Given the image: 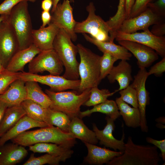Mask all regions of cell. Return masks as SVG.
<instances>
[{
    "label": "cell",
    "instance_id": "48",
    "mask_svg": "<svg viewBox=\"0 0 165 165\" xmlns=\"http://www.w3.org/2000/svg\"><path fill=\"white\" fill-rule=\"evenodd\" d=\"M8 106L6 104L0 100V123Z\"/></svg>",
    "mask_w": 165,
    "mask_h": 165
},
{
    "label": "cell",
    "instance_id": "15",
    "mask_svg": "<svg viewBox=\"0 0 165 165\" xmlns=\"http://www.w3.org/2000/svg\"><path fill=\"white\" fill-rule=\"evenodd\" d=\"M117 41L120 45L130 52L136 57L139 69L148 68L158 59V54L147 46L129 40Z\"/></svg>",
    "mask_w": 165,
    "mask_h": 165
},
{
    "label": "cell",
    "instance_id": "8",
    "mask_svg": "<svg viewBox=\"0 0 165 165\" xmlns=\"http://www.w3.org/2000/svg\"><path fill=\"white\" fill-rule=\"evenodd\" d=\"M18 79L25 82L34 81L49 86L51 91L61 92L71 89L78 91L80 80H71L62 76L49 75H40L29 72H19Z\"/></svg>",
    "mask_w": 165,
    "mask_h": 165
},
{
    "label": "cell",
    "instance_id": "30",
    "mask_svg": "<svg viewBox=\"0 0 165 165\" xmlns=\"http://www.w3.org/2000/svg\"><path fill=\"white\" fill-rule=\"evenodd\" d=\"M96 112L105 114L114 121L120 116L116 101L107 99L104 102L93 106V108L90 109L80 111L79 117L81 119Z\"/></svg>",
    "mask_w": 165,
    "mask_h": 165
},
{
    "label": "cell",
    "instance_id": "43",
    "mask_svg": "<svg viewBox=\"0 0 165 165\" xmlns=\"http://www.w3.org/2000/svg\"><path fill=\"white\" fill-rule=\"evenodd\" d=\"M146 141L148 143L153 144L157 148H159L161 152V157L163 160L165 161V139L158 140L150 137L146 138Z\"/></svg>",
    "mask_w": 165,
    "mask_h": 165
},
{
    "label": "cell",
    "instance_id": "7",
    "mask_svg": "<svg viewBox=\"0 0 165 165\" xmlns=\"http://www.w3.org/2000/svg\"><path fill=\"white\" fill-rule=\"evenodd\" d=\"M89 13L87 19L81 22H76L74 32L76 33L90 34L97 40L109 42V29L106 21L95 14L96 9L92 2L86 7Z\"/></svg>",
    "mask_w": 165,
    "mask_h": 165
},
{
    "label": "cell",
    "instance_id": "32",
    "mask_svg": "<svg viewBox=\"0 0 165 165\" xmlns=\"http://www.w3.org/2000/svg\"><path fill=\"white\" fill-rule=\"evenodd\" d=\"M125 3L126 0H119L116 14L106 21L109 28L110 39L112 41H114L116 31L119 30L123 22L126 19Z\"/></svg>",
    "mask_w": 165,
    "mask_h": 165
},
{
    "label": "cell",
    "instance_id": "10",
    "mask_svg": "<svg viewBox=\"0 0 165 165\" xmlns=\"http://www.w3.org/2000/svg\"><path fill=\"white\" fill-rule=\"evenodd\" d=\"M0 24V60L5 68L10 60L19 49L17 38L6 19Z\"/></svg>",
    "mask_w": 165,
    "mask_h": 165
},
{
    "label": "cell",
    "instance_id": "39",
    "mask_svg": "<svg viewBox=\"0 0 165 165\" xmlns=\"http://www.w3.org/2000/svg\"><path fill=\"white\" fill-rule=\"evenodd\" d=\"M156 0H135L131 9L130 18H132L139 15L147 8L149 3Z\"/></svg>",
    "mask_w": 165,
    "mask_h": 165
},
{
    "label": "cell",
    "instance_id": "18",
    "mask_svg": "<svg viewBox=\"0 0 165 165\" xmlns=\"http://www.w3.org/2000/svg\"><path fill=\"white\" fill-rule=\"evenodd\" d=\"M84 143L87 148L88 154L84 158V161L90 164H107L114 158L120 156L123 152L101 148L94 144L86 142Z\"/></svg>",
    "mask_w": 165,
    "mask_h": 165
},
{
    "label": "cell",
    "instance_id": "51",
    "mask_svg": "<svg viewBox=\"0 0 165 165\" xmlns=\"http://www.w3.org/2000/svg\"><path fill=\"white\" fill-rule=\"evenodd\" d=\"M156 127H157L161 129H163L165 128V126L163 125L162 123H158L156 125Z\"/></svg>",
    "mask_w": 165,
    "mask_h": 165
},
{
    "label": "cell",
    "instance_id": "52",
    "mask_svg": "<svg viewBox=\"0 0 165 165\" xmlns=\"http://www.w3.org/2000/svg\"><path fill=\"white\" fill-rule=\"evenodd\" d=\"M6 15H1L0 16V24L1 22L3 20L6 18Z\"/></svg>",
    "mask_w": 165,
    "mask_h": 165
},
{
    "label": "cell",
    "instance_id": "6",
    "mask_svg": "<svg viewBox=\"0 0 165 165\" xmlns=\"http://www.w3.org/2000/svg\"><path fill=\"white\" fill-rule=\"evenodd\" d=\"M28 2L24 0L19 3L6 17L17 38L19 50L27 48L32 44L33 29Z\"/></svg>",
    "mask_w": 165,
    "mask_h": 165
},
{
    "label": "cell",
    "instance_id": "21",
    "mask_svg": "<svg viewBox=\"0 0 165 165\" xmlns=\"http://www.w3.org/2000/svg\"><path fill=\"white\" fill-rule=\"evenodd\" d=\"M24 146L12 143L0 146V165H15L27 155Z\"/></svg>",
    "mask_w": 165,
    "mask_h": 165
},
{
    "label": "cell",
    "instance_id": "33",
    "mask_svg": "<svg viewBox=\"0 0 165 165\" xmlns=\"http://www.w3.org/2000/svg\"><path fill=\"white\" fill-rule=\"evenodd\" d=\"M48 118L50 125L55 126L62 130L69 132L71 119L66 114L49 108Z\"/></svg>",
    "mask_w": 165,
    "mask_h": 165
},
{
    "label": "cell",
    "instance_id": "14",
    "mask_svg": "<svg viewBox=\"0 0 165 165\" xmlns=\"http://www.w3.org/2000/svg\"><path fill=\"white\" fill-rule=\"evenodd\" d=\"M163 19L147 8L137 16L125 19L118 31L128 34L140 30L144 31L152 25L163 22Z\"/></svg>",
    "mask_w": 165,
    "mask_h": 165
},
{
    "label": "cell",
    "instance_id": "26",
    "mask_svg": "<svg viewBox=\"0 0 165 165\" xmlns=\"http://www.w3.org/2000/svg\"><path fill=\"white\" fill-rule=\"evenodd\" d=\"M116 102L126 126L134 128L140 127L141 115L138 108L131 107L120 97L116 98Z\"/></svg>",
    "mask_w": 165,
    "mask_h": 165
},
{
    "label": "cell",
    "instance_id": "46",
    "mask_svg": "<svg viewBox=\"0 0 165 165\" xmlns=\"http://www.w3.org/2000/svg\"><path fill=\"white\" fill-rule=\"evenodd\" d=\"M135 0H126V19L130 18L131 9L134 4Z\"/></svg>",
    "mask_w": 165,
    "mask_h": 165
},
{
    "label": "cell",
    "instance_id": "19",
    "mask_svg": "<svg viewBox=\"0 0 165 165\" xmlns=\"http://www.w3.org/2000/svg\"><path fill=\"white\" fill-rule=\"evenodd\" d=\"M25 82L19 79L13 82L2 94L0 100L7 104L8 107L20 105L27 99V93Z\"/></svg>",
    "mask_w": 165,
    "mask_h": 165
},
{
    "label": "cell",
    "instance_id": "35",
    "mask_svg": "<svg viewBox=\"0 0 165 165\" xmlns=\"http://www.w3.org/2000/svg\"><path fill=\"white\" fill-rule=\"evenodd\" d=\"M66 160L64 158L46 153L38 157H35L32 154L28 159L23 165H43L48 164L51 165H57L61 162H65Z\"/></svg>",
    "mask_w": 165,
    "mask_h": 165
},
{
    "label": "cell",
    "instance_id": "13",
    "mask_svg": "<svg viewBox=\"0 0 165 165\" xmlns=\"http://www.w3.org/2000/svg\"><path fill=\"white\" fill-rule=\"evenodd\" d=\"M148 76L146 68L140 69L134 76L133 82L131 85L135 89L137 96L138 108L141 115L140 127L142 132L147 133L148 130L146 116V108L149 103V93L145 87V83Z\"/></svg>",
    "mask_w": 165,
    "mask_h": 165
},
{
    "label": "cell",
    "instance_id": "12",
    "mask_svg": "<svg viewBox=\"0 0 165 165\" xmlns=\"http://www.w3.org/2000/svg\"><path fill=\"white\" fill-rule=\"evenodd\" d=\"M69 0H64L62 3H58L55 10L52 13L50 23L57 25L63 29L69 35L72 41L77 39L74 28L76 23L74 18L73 8Z\"/></svg>",
    "mask_w": 165,
    "mask_h": 165
},
{
    "label": "cell",
    "instance_id": "25",
    "mask_svg": "<svg viewBox=\"0 0 165 165\" xmlns=\"http://www.w3.org/2000/svg\"><path fill=\"white\" fill-rule=\"evenodd\" d=\"M69 132L75 138L80 140L84 143L95 145L98 141L95 132L89 129L78 117H75L71 120Z\"/></svg>",
    "mask_w": 165,
    "mask_h": 165
},
{
    "label": "cell",
    "instance_id": "3",
    "mask_svg": "<svg viewBox=\"0 0 165 165\" xmlns=\"http://www.w3.org/2000/svg\"><path fill=\"white\" fill-rule=\"evenodd\" d=\"M80 57L78 71L80 83L78 92L98 86L100 79L101 56L97 55L80 44L76 45Z\"/></svg>",
    "mask_w": 165,
    "mask_h": 165
},
{
    "label": "cell",
    "instance_id": "20",
    "mask_svg": "<svg viewBox=\"0 0 165 165\" xmlns=\"http://www.w3.org/2000/svg\"><path fill=\"white\" fill-rule=\"evenodd\" d=\"M41 51L33 44L27 48L19 50L12 57L5 69L12 72H23L25 66Z\"/></svg>",
    "mask_w": 165,
    "mask_h": 165
},
{
    "label": "cell",
    "instance_id": "17",
    "mask_svg": "<svg viewBox=\"0 0 165 165\" xmlns=\"http://www.w3.org/2000/svg\"><path fill=\"white\" fill-rule=\"evenodd\" d=\"M60 28L50 23L47 27L41 28L32 31V44L41 51L53 49V42Z\"/></svg>",
    "mask_w": 165,
    "mask_h": 165
},
{
    "label": "cell",
    "instance_id": "49",
    "mask_svg": "<svg viewBox=\"0 0 165 165\" xmlns=\"http://www.w3.org/2000/svg\"><path fill=\"white\" fill-rule=\"evenodd\" d=\"M60 0H53V4L52 7L51 11V13H52L55 10V8L57 4ZM71 2H74V0H69Z\"/></svg>",
    "mask_w": 165,
    "mask_h": 165
},
{
    "label": "cell",
    "instance_id": "2",
    "mask_svg": "<svg viewBox=\"0 0 165 165\" xmlns=\"http://www.w3.org/2000/svg\"><path fill=\"white\" fill-rule=\"evenodd\" d=\"M157 148L155 146L135 144L129 136L123 154L114 158L109 165H159L161 160Z\"/></svg>",
    "mask_w": 165,
    "mask_h": 165
},
{
    "label": "cell",
    "instance_id": "53",
    "mask_svg": "<svg viewBox=\"0 0 165 165\" xmlns=\"http://www.w3.org/2000/svg\"><path fill=\"white\" fill-rule=\"evenodd\" d=\"M5 69L2 65L0 60V74Z\"/></svg>",
    "mask_w": 165,
    "mask_h": 165
},
{
    "label": "cell",
    "instance_id": "38",
    "mask_svg": "<svg viewBox=\"0 0 165 165\" xmlns=\"http://www.w3.org/2000/svg\"><path fill=\"white\" fill-rule=\"evenodd\" d=\"M19 72H12L5 69L0 74V94L4 92L10 85L18 79Z\"/></svg>",
    "mask_w": 165,
    "mask_h": 165
},
{
    "label": "cell",
    "instance_id": "11",
    "mask_svg": "<svg viewBox=\"0 0 165 165\" xmlns=\"http://www.w3.org/2000/svg\"><path fill=\"white\" fill-rule=\"evenodd\" d=\"M117 41L122 40L134 42L147 46L153 49L162 57H165V37L153 35L148 29L141 32L128 34L117 31L115 38Z\"/></svg>",
    "mask_w": 165,
    "mask_h": 165
},
{
    "label": "cell",
    "instance_id": "27",
    "mask_svg": "<svg viewBox=\"0 0 165 165\" xmlns=\"http://www.w3.org/2000/svg\"><path fill=\"white\" fill-rule=\"evenodd\" d=\"M29 150L34 153H46L62 157L66 160L73 153L71 148L51 143H39L29 146Z\"/></svg>",
    "mask_w": 165,
    "mask_h": 165
},
{
    "label": "cell",
    "instance_id": "41",
    "mask_svg": "<svg viewBox=\"0 0 165 165\" xmlns=\"http://www.w3.org/2000/svg\"><path fill=\"white\" fill-rule=\"evenodd\" d=\"M153 13L164 18L165 16V0H156L147 5Z\"/></svg>",
    "mask_w": 165,
    "mask_h": 165
},
{
    "label": "cell",
    "instance_id": "40",
    "mask_svg": "<svg viewBox=\"0 0 165 165\" xmlns=\"http://www.w3.org/2000/svg\"><path fill=\"white\" fill-rule=\"evenodd\" d=\"M24 0L32 2L37 0H4L0 4V15H8L12 9L20 2Z\"/></svg>",
    "mask_w": 165,
    "mask_h": 165
},
{
    "label": "cell",
    "instance_id": "31",
    "mask_svg": "<svg viewBox=\"0 0 165 165\" xmlns=\"http://www.w3.org/2000/svg\"><path fill=\"white\" fill-rule=\"evenodd\" d=\"M27 99L31 100L46 108H49L52 102L48 96L42 90L38 82L34 81L25 82Z\"/></svg>",
    "mask_w": 165,
    "mask_h": 165
},
{
    "label": "cell",
    "instance_id": "16",
    "mask_svg": "<svg viewBox=\"0 0 165 165\" xmlns=\"http://www.w3.org/2000/svg\"><path fill=\"white\" fill-rule=\"evenodd\" d=\"M107 124L104 129L100 130L95 123L93 124V131L95 132L96 138L101 145L113 149L115 151L117 150L123 152L125 148L124 140L125 134L123 129L122 137L120 140L116 139L113 135V132L115 128L114 120L107 116L105 118Z\"/></svg>",
    "mask_w": 165,
    "mask_h": 165
},
{
    "label": "cell",
    "instance_id": "47",
    "mask_svg": "<svg viewBox=\"0 0 165 165\" xmlns=\"http://www.w3.org/2000/svg\"><path fill=\"white\" fill-rule=\"evenodd\" d=\"M53 4V0H43L41 3V8L43 11H50Z\"/></svg>",
    "mask_w": 165,
    "mask_h": 165
},
{
    "label": "cell",
    "instance_id": "9",
    "mask_svg": "<svg viewBox=\"0 0 165 165\" xmlns=\"http://www.w3.org/2000/svg\"><path fill=\"white\" fill-rule=\"evenodd\" d=\"M63 65L53 49L41 51L29 63L28 72L38 74L45 71L59 75L64 70Z\"/></svg>",
    "mask_w": 165,
    "mask_h": 165
},
{
    "label": "cell",
    "instance_id": "44",
    "mask_svg": "<svg viewBox=\"0 0 165 165\" xmlns=\"http://www.w3.org/2000/svg\"><path fill=\"white\" fill-rule=\"evenodd\" d=\"M150 32L154 35L158 36H164L165 35V23L163 22L154 24Z\"/></svg>",
    "mask_w": 165,
    "mask_h": 165
},
{
    "label": "cell",
    "instance_id": "37",
    "mask_svg": "<svg viewBox=\"0 0 165 165\" xmlns=\"http://www.w3.org/2000/svg\"><path fill=\"white\" fill-rule=\"evenodd\" d=\"M120 98L126 103L131 105L133 107L138 108L137 94L135 89L129 85L124 89L119 91Z\"/></svg>",
    "mask_w": 165,
    "mask_h": 165
},
{
    "label": "cell",
    "instance_id": "34",
    "mask_svg": "<svg viewBox=\"0 0 165 165\" xmlns=\"http://www.w3.org/2000/svg\"><path fill=\"white\" fill-rule=\"evenodd\" d=\"M116 92L115 91L111 92L107 89H99L98 86L92 88L90 89V94L89 99L83 105L89 107L104 102L107 98L113 95Z\"/></svg>",
    "mask_w": 165,
    "mask_h": 165
},
{
    "label": "cell",
    "instance_id": "42",
    "mask_svg": "<svg viewBox=\"0 0 165 165\" xmlns=\"http://www.w3.org/2000/svg\"><path fill=\"white\" fill-rule=\"evenodd\" d=\"M165 72V57L152 66L148 72L149 76L154 74L156 76H161Z\"/></svg>",
    "mask_w": 165,
    "mask_h": 165
},
{
    "label": "cell",
    "instance_id": "4",
    "mask_svg": "<svg viewBox=\"0 0 165 165\" xmlns=\"http://www.w3.org/2000/svg\"><path fill=\"white\" fill-rule=\"evenodd\" d=\"M53 49L65 68L62 76L69 80L79 79V63L76 58L78 53L77 47L72 43L69 35L62 29L60 28L55 37Z\"/></svg>",
    "mask_w": 165,
    "mask_h": 165
},
{
    "label": "cell",
    "instance_id": "29",
    "mask_svg": "<svg viewBox=\"0 0 165 165\" xmlns=\"http://www.w3.org/2000/svg\"><path fill=\"white\" fill-rule=\"evenodd\" d=\"M21 105L28 116L36 121L44 122L51 125L49 124L48 118L49 108H45L28 99L23 101Z\"/></svg>",
    "mask_w": 165,
    "mask_h": 165
},
{
    "label": "cell",
    "instance_id": "28",
    "mask_svg": "<svg viewBox=\"0 0 165 165\" xmlns=\"http://www.w3.org/2000/svg\"><path fill=\"white\" fill-rule=\"evenodd\" d=\"M25 115V112L21 105L8 107L0 123V138Z\"/></svg>",
    "mask_w": 165,
    "mask_h": 165
},
{
    "label": "cell",
    "instance_id": "50",
    "mask_svg": "<svg viewBox=\"0 0 165 165\" xmlns=\"http://www.w3.org/2000/svg\"><path fill=\"white\" fill-rule=\"evenodd\" d=\"M165 117H160L155 119L156 122L158 123L164 124L165 123Z\"/></svg>",
    "mask_w": 165,
    "mask_h": 165
},
{
    "label": "cell",
    "instance_id": "5",
    "mask_svg": "<svg viewBox=\"0 0 165 165\" xmlns=\"http://www.w3.org/2000/svg\"><path fill=\"white\" fill-rule=\"evenodd\" d=\"M90 89H86L80 93L74 90L54 92L47 89L45 92L52 102L49 108L65 113L71 120L79 117L80 107L89 99Z\"/></svg>",
    "mask_w": 165,
    "mask_h": 165
},
{
    "label": "cell",
    "instance_id": "23",
    "mask_svg": "<svg viewBox=\"0 0 165 165\" xmlns=\"http://www.w3.org/2000/svg\"><path fill=\"white\" fill-rule=\"evenodd\" d=\"M131 72V66L127 61L121 60L118 65L113 66L107 76L111 83H113L116 81L118 82L119 87L115 90L116 92L125 89L130 85L133 79Z\"/></svg>",
    "mask_w": 165,
    "mask_h": 165
},
{
    "label": "cell",
    "instance_id": "45",
    "mask_svg": "<svg viewBox=\"0 0 165 165\" xmlns=\"http://www.w3.org/2000/svg\"><path fill=\"white\" fill-rule=\"evenodd\" d=\"M41 19L42 24L40 27L44 28L47 25H48L51 20V15L49 11L43 10L41 13Z\"/></svg>",
    "mask_w": 165,
    "mask_h": 165
},
{
    "label": "cell",
    "instance_id": "22",
    "mask_svg": "<svg viewBox=\"0 0 165 165\" xmlns=\"http://www.w3.org/2000/svg\"><path fill=\"white\" fill-rule=\"evenodd\" d=\"M52 126L42 122L37 121L26 115L22 117L9 130L0 138V146L8 141L27 130L35 127H43Z\"/></svg>",
    "mask_w": 165,
    "mask_h": 165
},
{
    "label": "cell",
    "instance_id": "1",
    "mask_svg": "<svg viewBox=\"0 0 165 165\" xmlns=\"http://www.w3.org/2000/svg\"><path fill=\"white\" fill-rule=\"evenodd\" d=\"M75 139L71 133L52 126L26 131L11 140L24 146L39 143H51L71 148L76 143Z\"/></svg>",
    "mask_w": 165,
    "mask_h": 165
},
{
    "label": "cell",
    "instance_id": "36",
    "mask_svg": "<svg viewBox=\"0 0 165 165\" xmlns=\"http://www.w3.org/2000/svg\"><path fill=\"white\" fill-rule=\"evenodd\" d=\"M100 59V79L101 81L109 73L114 66V63L118 59L111 54L103 53Z\"/></svg>",
    "mask_w": 165,
    "mask_h": 165
},
{
    "label": "cell",
    "instance_id": "24",
    "mask_svg": "<svg viewBox=\"0 0 165 165\" xmlns=\"http://www.w3.org/2000/svg\"><path fill=\"white\" fill-rule=\"evenodd\" d=\"M85 39L95 45L101 51L109 53L117 58L118 60H129L132 56L124 47L115 44L114 42L101 41L89 36L86 33H83Z\"/></svg>",
    "mask_w": 165,
    "mask_h": 165
}]
</instances>
